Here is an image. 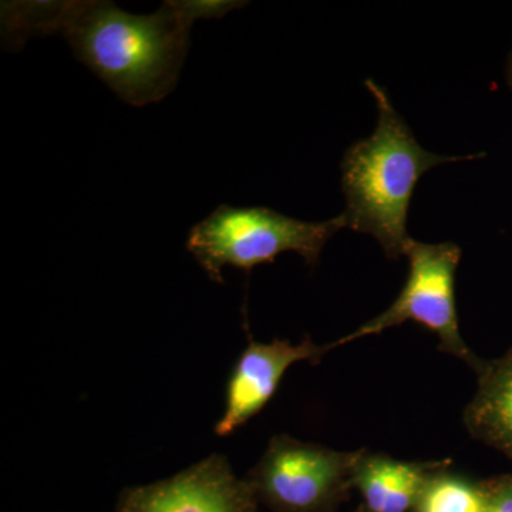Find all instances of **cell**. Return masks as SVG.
I'll return each mask as SVG.
<instances>
[{"label":"cell","mask_w":512,"mask_h":512,"mask_svg":"<svg viewBox=\"0 0 512 512\" xmlns=\"http://www.w3.org/2000/svg\"><path fill=\"white\" fill-rule=\"evenodd\" d=\"M244 2H165L153 15H131L113 2L3 3V33L18 45L29 35L60 33L74 56L121 100L141 107L174 89L190 49L192 23L220 19Z\"/></svg>","instance_id":"6da1fadb"},{"label":"cell","mask_w":512,"mask_h":512,"mask_svg":"<svg viewBox=\"0 0 512 512\" xmlns=\"http://www.w3.org/2000/svg\"><path fill=\"white\" fill-rule=\"evenodd\" d=\"M366 86L375 97L379 120L372 136L357 141L343 157V214L350 229L375 238L387 258L399 259L412 241L407 214L420 178L439 165L474 157L424 150L382 87L373 80H367Z\"/></svg>","instance_id":"7a4b0ae2"},{"label":"cell","mask_w":512,"mask_h":512,"mask_svg":"<svg viewBox=\"0 0 512 512\" xmlns=\"http://www.w3.org/2000/svg\"><path fill=\"white\" fill-rule=\"evenodd\" d=\"M349 228L345 214L323 222L295 220L265 207L221 205L191 228L187 249L212 282L222 284V269L249 272L274 262L284 252H296L311 268L333 235Z\"/></svg>","instance_id":"3957f363"},{"label":"cell","mask_w":512,"mask_h":512,"mask_svg":"<svg viewBox=\"0 0 512 512\" xmlns=\"http://www.w3.org/2000/svg\"><path fill=\"white\" fill-rule=\"evenodd\" d=\"M404 256L409 259V276L396 301L376 318L330 343V348H342L404 322H416L437 336L440 350L480 372L484 363L468 348L458 325L456 274L461 249L453 242L424 244L412 238Z\"/></svg>","instance_id":"277c9868"},{"label":"cell","mask_w":512,"mask_h":512,"mask_svg":"<svg viewBox=\"0 0 512 512\" xmlns=\"http://www.w3.org/2000/svg\"><path fill=\"white\" fill-rule=\"evenodd\" d=\"M359 453L278 434L249 473L248 484L278 510L316 512L353 484Z\"/></svg>","instance_id":"5b68a950"},{"label":"cell","mask_w":512,"mask_h":512,"mask_svg":"<svg viewBox=\"0 0 512 512\" xmlns=\"http://www.w3.org/2000/svg\"><path fill=\"white\" fill-rule=\"evenodd\" d=\"M332 348L306 336L299 343L285 339L258 342L249 336L247 348L232 367L225 392V409L215 433L228 437L258 416L271 402L282 379L295 363L316 365Z\"/></svg>","instance_id":"8992f818"},{"label":"cell","mask_w":512,"mask_h":512,"mask_svg":"<svg viewBox=\"0 0 512 512\" xmlns=\"http://www.w3.org/2000/svg\"><path fill=\"white\" fill-rule=\"evenodd\" d=\"M254 491L212 454L168 480L128 490L119 512H256Z\"/></svg>","instance_id":"52a82bcc"},{"label":"cell","mask_w":512,"mask_h":512,"mask_svg":"<svg viewBox=\"0 0 512 512\" xmlns=\"http://www.w3.org/2000/svg\"><path fill=\"white\" fill-rule=\"evenodd\" d=\"M450 461H406L360 450L353 485L370 512H406L416 505L430 477Z\"/></svg>","instance_id":"ba28073f"},{"label":"cell","mask_w":512,"mask_h":512,"mask_svg":"<svg viewBox=\"0 0 512 512\" xmlns=\"http://www.w3.org/2000/svg\"><path fill=\"white\" fill-rule=\"evenodd\" d=\"M477 375V392L464 409V426L474 439L512 458V350L497 362L484 363Z\"/></svg>","instance_id":"9c48e42d"},{"label":"cell","mask_w":512,"mask_h":512,"mask_svg":"<svg viewBox=\"0 0 512 512\" xmlns=\"http://www.w3.org/2000/svg\"><path fill=\"white\" fill-rule=\"evenodd\" d=\"M448 466L437 470L424 485L414 505L416 512H484L488 493L466 477L448 473Z\"/></svg>","instance_id":"30bf717a"},{"label":"cell","mask_w":512,"mask_h":512,"mask_svg":"<svg viewBox=\"0 0 512 512\" xmlns=\"http://www.w3.org/2000/svg\"><path fill=\"white\" fill-rule=\"evenodd\" d=\"M484 512H512V480L505 481L488 493Z\"/></svg>","instance_id":"8fae6325"},{"label":"cell","mask_w":512,"mask_h":512,"mask_svg":"<svg viewBox=\"0 0 512 512\" xmlns=\"http://www.w3.org/2000/svg\"><path fill=\"white\" fill-rule=\"evenodd\" d=\"M510 83L512 86V57H511V64H510Z\"/></svg>","instance_id":"7c38bea8"}]
</instances>
